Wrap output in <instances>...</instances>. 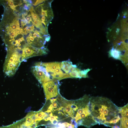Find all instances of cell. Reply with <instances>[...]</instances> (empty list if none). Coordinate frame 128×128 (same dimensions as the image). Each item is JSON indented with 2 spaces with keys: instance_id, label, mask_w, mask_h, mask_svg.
I'll use <instances>...</instances> for the list:
<instances>
[{
  "instance_id": "6da1fadb",
  "label": "cell",
  "mask_w": 128,
  "mask_h": 128,
  "mask_svg": "<svg viewBox=\"0 0 128 128\" xmlns=\"http://www.w3.org/2000/svg\"><path fill=\"white\" fill-rule=\"evenodd\" d=\"M72 119L78 126L82 125L89 128L96 123L91 116L89 97L85 96L75 100H70Z\"/></svg>"
},
{
  "instance_id": "7a4b0ae2",
  "label": "cell",
  "mask_w": 128,
  "mask_h": 128,
  "mask_svg": "<svg viewBox=\"0 0 128 128\" xmlns=\"http://www.w3.org/2000/svg\"><path fill=\"white\" fill-rule=\"evenodd\" d=\"M3 66V71L9 77L15 74L22 62L21 54L17 51H7Z\"/></svg>"
},
{
  "instance_id": "3957f363",
  "label": "cell",
  "mask_w": 128,
  "mask_h": 128,
  "mask_svg": "<svg viewBox=\"0 0 128 128\" xmlns=\"http://www.w3.org/2000/svg\"><path fill=\"white\" fill-rule=\"evenodd\" d=\"M51 2L45 0L36 7L34 9L42 24L47 28L50 22L53 18L54 14L51 7Z\"/></svg>"
},
{
  "instance_id": "277c9868",
  "label": "cell",
  "mask_w": 128,
  "mask_h": 128,
  "mask_svg": "<svg viewBox=\"0 0 128 128\" xmlns=\"http://www.w3.org/2000/svg\"><path fill=\"white\" fill-rule=\"evenodd\" d=\"M31 71L42 84L51 80L49 74L42 65L41 62L36 63L31 68Z\"/></svg>"
},
{
  "instance_id": "5b68a950",
  "label": "cell",
  "mask_w": 128,
  "mask_h": 128,
  "mask_svg": "<svg viewBox=\"0 0 128 128\" xmlns=\"http://www.w3.org/2000/svg\"><path fill=\"white\" fill-rule=\"evenodd\" d=\"M46 49L38 48L29 46H27L24 48L21 51L22 61L29 58L34 56L42 55L46 54Z\"/></svg>"
},
{
  "instance_id": "8992f818",
  "label": "cell",
  "mask_w": 128,
  "mask_h": 128,
  "mask_svg": "<svg viewBox=\"0 0 128 128\" xmlns=\"http://www.w3.org/2000/svg\"><path fill=\"white\" fill-rule=\"evenodd\" d=\"M45 93L46 101L56 97L59 93L56 83L53 80L42 84Z\"/></svg>"
},
{
  "instance_id": "52a82bcc",
  "label": "cell",
  "mask_w": 128,
  "mask_h": 128,
  "mask_svg": "<svg viewBox=\"0 0 128 128\" xmlns=\"http://www.w3.org/2000/svg\"><path fill=\"white\" fill-rule=\"evenodd\" d=\"M60 63L54 62L48 63L41 62L42 65L45 69L46 72L50 75L57 74L61 70L60 67Z\"/></svg>"
},
{
  "instance_id": "ba28073f",
  "label": "cell",
  "mask_w": 128,
  "mask_h": 128,
  "mask_svg": "<svg viewBox=\"0 0 128 128\" xmlns=\"http://www.w3.org/2000/svg\"><path fill=\"white\" fill-rule=\"evenodd\" d=\"M86 72V70L81 71L78 69L74 68L69 73V75L71 78H80L84 77Z\"/></svg>"
},
{
  "instance_id": "9c48e42d",
  "label": "cell",
  "mask_w": 128,
  "mask_h": 128,
  "mask_svg": "<svg viewBox=\"0 0 128 128\" xmlns=\"http://www.w3.org/2000/svg\"><path fill=\"white\" fill-rule=\"evenodd\" d=\"M71 62L69 60L64 61L60 63V67L66 74H68L70 72L72 69L74 67Z\"/></svg>"
},
{
  "instance_id": "30bf717a",
  "label": "cell",
  "mask_w": 128,
  "mask_h": 128,
  "mask_svg": "<svg viewBox=\"0 0 128 128\" xmlns=\"http://www.w3.org/2000/svg\"><path fill=\"white\" fill-rule=\"evenodd\" d=\"M111 54L115 58L119 57V53L118 51L114 50H112L111 51Z\"/></svg>"
},
{
  "instance_id": "8fae6325",
  "label": "cell",
  "mask_w": 128,
  "mask_h": 128,
  "mask_svg": "<svg viewBox=\"0 0 128 128\" xmlns=\"http://www.w3.org/2000/svg\"><path fill=\"white\" fill-rule=\"evenodd\" d=\"M45 0H37L35 1H33L32 4L34 6H36L41 3H43Z\"/></svg>"
},
{
  "instance_id": "7c38bea8",
  "label": "cell",
  "mask_w": 128,
  "mask_h": 128,
  "mask_svg": "<svg viewBox=\"0 0 128 128\" xmlns=\"http://www.w3.org/2000/svg\"><path fill=\"white\" fill-rule=\"evenodd\" d=\"M0 128H2V127H0Z\"/></svg>"
}]
</instances>
